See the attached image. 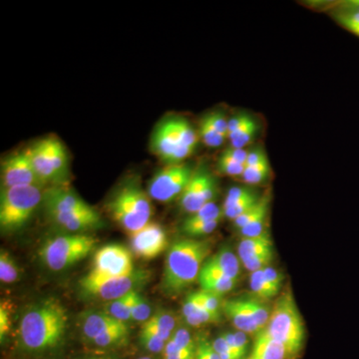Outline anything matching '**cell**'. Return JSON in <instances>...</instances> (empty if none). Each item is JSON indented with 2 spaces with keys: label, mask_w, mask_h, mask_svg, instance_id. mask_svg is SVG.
I'll list each match as a JSON object with an SVG mask.
<instances>
[{
  "label": "cell",
  "mask_w": 359,
  "mask_h": 359,
  "mask_svg": "<svg viewBox=\"0 0 359 359\" xmlns=\"http://www.w3.org/2000/svg\"><path fill=\"white\" fill-rule=\"evenodd\" d=\"M2 188L44 185L33 169L27 149L7 156L1 164Z\"/></svg>",
  "instance_id": "8fae6325"
},
{
  "label": "cell",
  "mask_w": 359,
  "mask_h": 359,
  "mask_svg": "<svg viewBox=\"0 0 359 359\" xmlns=\"http://www.w3.org/2000/svg\"><path fill=\"white\" fill-rule=\"evenodd\" d=\"M42 203H43L45 211L50 218L58 215L75 214V212H87L93 209L76 193L63 187L47 189L43 193Z\"/></svg>",
  "instance_id": "5bb4252c"
},
{
  "label": "cell",
  "mask_w": 359,
  "mask_h": 359,
  "mask_svg": "<svg viewBox=\"0 0 359 359\" xmlns=\"http://www.w3.org/2000/svg\"><path fill=\"white\" fill-rule=\"evenodd\" d=\"M50 219L59 228L70 233H83L86 231L101 228L103 224L100 215L94 209L75 214L58 215Z\"/></svg>",
  "instance_id": "9a60e30c"
},
{
  "label": "cell",
  "mask_w": 359,
  "mask_h": 359,
  "mask_svg": "<svg viewBox=\"0 0 359 359\" xmlns=\"http://www.w3.org/2000/svg\"><path fill=\"white\" fill-rule=\"evenodd\" d=\"M148 271H134L128 276L96 280V282H90L82 278L80 280V287L82 292L89 297L110 302L125 297L135 290H139L148 282Z\"/></svg>",
  "instance_id": "9c48e42d"
},
{
  "label": "cell",
  "mask_w": 359,
  "mask_h": 359,
  "mask_svg": "<svg viewBox=\"0 0 359 359\" xmlns=\"http://www.w3.org/2000/svg\"><path fill=\"white\" fill-rule=\"evenodd\" d=\"M138 292L139 290H135L116 301L108 302L104 311L115 318L116 320L126 323L131 320L132 309H133L135 299Z\"/></svg>",
  "instance_id": "d4e9b609"
},
{
  "label": "cell",
  "mask_w": 359,
  "mask_h": 359,
  "mask_svg": "<svg viewBox=\"0 0 359 359\" xmlns=\"http://www.w3.org/2000/svg\"><path fill=\"white\" fill-rule=\"evenodd\" d=\"M44 140L51 166L57 180V185H62L68 177V156L66 149L55 137H47Z\"/></svg>",
  "instance_id": "603a6c76"
},
{
  "label": "cell",
  "mask_w": 359,
  "mask_h": 359,
  "mask_svg": "<svg viewBox=\"0 0 359 359\" xmlns=\"http://www.w3.org/2000/svg\"><path fill=\"white\" fill-rule=\"evenodd\" d=\"M20 280V268L7 250L0 252V280L2 283H13Z\"/></svg>",
  "instance_id": "4dcf8cb0"
},
{
  "label": "cell",
  "mask_w": 359,
  "mask_h": 359,
  "mask_svg": "<svg viewBox=\"0 0 359 359\" xmlns=\"http://www.w3.org/2000/svg\"><path fill=\"white\" fill-rule=\"evenodd\" d=\"M153 149L155 154L168 165L181 164L193 154L195 149L182 145L175 133L171 120L163 123L153 137Z\"/></svg>",
  "instance_id": "4fadbf2b"
},
{
  "label": "cell",
  "mask_w": 359,
  "mask_h": 359,
  "mask_svg": "<svg viewBox=\"0 0 359 359\" xmlns=\"http://www.w3.org/2000/svg\"><path fill=\"white\" fill-rule=\"evenodd\" d=\"M183 316L186 323L194 327H202L208 323H216L221 320V316L208 311L200 302L197 292L189 294L183 304Z\"/></svg>",
  "instance_id": "ffe728a7"
},
{
  "label": "cell",
  "mask_w": 359,
  "mask_h": 359,
  "mask_svg": "<svg viewBox=\"0 0 359 359\" xmlns=\"http://www.w3.org/2000/svg\"><path fill=\"white\" fill-rule=\"evenodd\" d=\"M255 193H256L255 191L247 188V187H233L226 194L222 210L224 211V210L230 209V208L237 205L238 203L242 202L243 200L247 199L248 197Z\"/></svg>",
  "instance_id": "ee69618b"
},
{
  "label": "cell",
  "mask_w": 359,
  "mask_h": 359,
  "mask_svg": "<svg viewBox=\"0 0 359 359\" xmlns=\"http://www.w3.org/2000/svg\"><path fill=\"white\" fill-rule=\"evenodd\" d=\"M248 359H254V358H248Z\"/></svg>",
  "instance_id": "91938a15"
},
{
  "label": "cell",
  "mask_w": 359,
  "mask_h": 359,
  "mask_svg": "<svg viewBox=\"0 0 359 359\" xmlns=\"http://www.w3.org/2000/svg\"><path fill=\"white\" fill-rule=\"evenodd\" d=\"M245 309L249 311L250 316L256 321L262 330H264L268 325L271 309H269L266 302L259 301L256 297H241Z\"/></svg>",
  "instance_id": "484cf974"
},
{
  "label": "cell",
  "mask_w": 359,
  "mask_h": 359,
  "mask_svg": "<svg viewBox=\"0 0 359 359\" xmlns=\"http://www.w3.org/2000/svg\"><path fill=\"white\" fill-rule=\"evenodd\" d=\"M250 287L255 297L262 302L269 301L278 295L264 278L263 271L250 273Z\"/></svg>",
  "instance_id": "4316f807"
},
{
  "label": "cell",
  "mask_w": 359,
  "mask_h": 359,
  "mask_svg": "<svg viewBox=\"0 0 359 359\" xmlns=\"http://www.w3.org/2000/svg\"><path fill=\"white\" fill-rule=\"evenodd\" d=\"M125 323L116 320L109 313L103 311H93L85 314L83 320L81 323V330L85 339L93 340L104 332L112 330V328L120 327Z\"/></svg>",
  "instance_id": "d6986e66"
},
{
  "label": "cell",
  "mask_w": 359,
  "mask_h": 359,
  "mask_svg": "<svg viewBox=\"0 0 359 359\" xmlns=\"http://www.w3.org/2000/svg\"><path fill=\"white\" fill-rule=\"evenodd\" d=\"M224 339L228 342L231 348L243 359L247 355L249 351L250 340L248 334L245 332L236 330V332H226L223 334Z\"/></svg>",
  "instance_id": "8d00e7d4"
},
{
  "label": "cell",
  "mask_w": 359,
  "mask_h": 359,
  "mask_svg": "<svg viewBox=\"0 0 359 359\" xmlns=\"http://www.w3.org/2000/svg\"><path fill=\"white\" fill-rule=\"evenodd\" d=\"M198 297H199L200 302H202L203 306H205L208 311H211L212 313L216 316H221V313L223 311V301L222 297L211 292H205V290H199L197 292Z\"/></svg>",
  "instance_id": "bcb514c9"
},
{
  "label": "cell",
  "mask_w": 359,
  "mask_h": 359,
  "mask_svg": "<svg viewBox=\"0 0 359 359\" xmlns=\"http://www.w3.org/2000/svg\"><path fill=\"white\" fill-rule=\"evenodd\" d=\"M27 152L30 161H32L33 169L43 185H47V184L57 185V180H56L53 168L51 166L44 139L37 141L36 143L27 148Z\"/></svg>",
  "instance_id": "ac0fdd59"
},
{
  "label": "cell",
  "mask_w": 359,
  "mask_h": 359,
  "mask_svg": "<svg viewBox=\"0 0 359 359\" xmlns=\"http://www.w3.org/2000/svg\"><path fill=\"white\" fill-rule=\"evenodd\" d=\"M204 266L236 280L240 278L242 271V262L240 257L228 247L223 248L216 255L209 257Z\"/></svg>",
  "instance_id": "44dd1931"
},
{
  "label": "cell",
  "mask_w": 359,
  "mask_h": 359,
  "mask_svg": "<svg viewBox=\"0 0 359 359\" xmlns=\"http://www.w3.org/2000/svg\"><path fill=\"white\" fill-rule=\"evenodd\" d=\"M337 20L346 29L359 37V1L346 4V9L337 14Z\"/></svg>",
  "instance_id": "f546056e"
},
{
  "label": "cell",
  "mask_w": 359,
  "mask_h": 359,
  "mask_svg": "<svg viewBox=\"0 0 359 359\" xmlns=\"http://www.w3.org/2000/svg\"><path fill=\"white\" fill-rule=\"evenodd\" d=\"M221 221L207 222V223H189L185 221L183 224V231L190 237H200L207 236L216 230Z\"/></svg>",
  "instance_id": "60d3db41"
},
{
  "label": "cell",
  "mask_w": 359,
  "mask_h": 359,
  "mask_svg": "<svg viewBox=\"0 0 359 359\" xmlns=\"http://www.w3.org/2000/svg\"><path fill=\"white\" fill-rule=\"evenodd\" d=\"M204 120L212 129L216 130L219 134L223 135L228 139L229 121L221 112H212L205 115Z\"/></svg>",
  "instance_id": "7dc6e473"
},
{
  "label": "cell",
  "mask_w": 359,
  "mask_h": 359,
  "mask_svg": "<svg viewBox=\"0 0 359 359\" xmlns=\"http://www.w3.org/2000/svg\"><path fill=\"white\" fill-rule=\"evenodd\" d=\"M273 259V250H264L257 256L250 257L247 261L243 262V266L249 271L250 273L255 271H263V269L271 266Z\"/></svg>",
  "instance_id": "ab89813d"
},
{
  "label": "cell",
  "mask_w": 359,
  "mask_h": 359,
  "mask_svg": "<svg viewBox=\"0 0 359 359\" xmlns=\"http://www.w3.org/2000/svg\"><path fill=\"white\" fill-rule=\"evenodd\" d=\"M217 195L216 180L205 167L194 172L191 181L182 194L181 207L193 215L209 203L215 202Z\"/></svg>",
  "instance_id": "30bf717a"
},
{
  "label": "cell",
  "mask_w": 359,
  "mask_h": 359,
  "mask_svg": "<svg viewBox=\"0 0 359 359\" xmlns=\"http://www.w3.org/2000/svg\"><path fill=\"white\" fill-rule=\"evenodd\" d=\"M140 342L142 346L153 353H162L167 344L166 340L161 339L160 337L145 327H142Z\"/></svg>",
  "instance_id": "74e56055"
},
{
  "label": "cell",
  "mask_w": 359,
  "mask_h": 359,
  "mask_svg": "<svg viewBox=\"0 0 359 359\" xmlns=\"http://www.w3.org/2000/svg\"><path fill=\"white\" fill-rule=\"evenodd\" d=\"M164 359H195L184 354H164Z\"/></svg>",
  "instance_id": "9f6ffc18"
},
{
  "label": "cell",
  "mask_w": 359,
  "mask_h": 359,
  "mask_svg": "<svg viewBox=\"0 0 359 359\" xmlns=\"http://www.w3.org/2000/svg\"><path fill=\"white\" fill-rule=\"evenodd\" d=\"M92 359H104V358H92Z\"/></svg>",
  "instance_id": "680465c9"
},
{
  "label": "cell",
  "mask_w": 359,
  "mask_h": 359,
  "mask_svg": "<svg viewBox=\"0 0 359 359\" xmlns=\"http://www.w3.org/2000/svg\"><path fill=\"white\" fill-rule=\"evenodd\" d=\"M129 337V327L126 323L120 325V327L112 328L103 334L99 335L93 340L92 344L99 347H110L118 346V344H124Z\"/></svg>",
  "instance_id": "83f0119b"
},
{
  "label": "cell",
  "mask_w": 359,
  "mask_h": 359,
  "mask_svg": "<svg viewBox=\"0 0 359 359\" xmlns=\"http://www.w3.org/2000/svg\"><path fill=\"white\" fill-rule=\"evenodd\" d=\"M257 131H259L257 123L250 117L249 121L245 123L242 128L238 130L236 133L229 137V140L231 142V147L245 149L254 140Z\"/></svg>",
  "instance_id": "f1b7e54d"
},
{
  "label": "cell",
  "mask_w": 359,
  "mask_h": 359,
  "mask_svg": "<svg viewBox=\"0 0 359 359\" xmlns=\"http://www.w3.org/2000/svg\"><path fill=\"white\" fill-rule=\"evenodd\" d=\"M266 163H269L266 152L262 148H256L249 151L245 166H259V165L266 164Z\"/></svg>",
  "instance_id": "f5cc1de1"
},
{
  "label": "cell",
  "mask_w": 359,
  "mask_h": 359,
  "mask_svg": "<svg viewBox=\"0 0 359 359\" xmlns=\"http://www.w3.org/2000/svg\"><path fill=\"white\" fill-rule=\"evenodd\" d=\"M269 173H271V167H269V163H266L259 166H245L244 173L241 178L248 185H259L268 180Z\"/></svg>",
  "instance_id": "e575fe53"
},
{
  "label": "cell",
  "mask_w": 359,
  "mask_h": 359,
  "mask_svg": "<svg viewBox=\"0 0 359 359\" xmlns=\"http://www.w3.org/2000/svg\"><path fill=\"white\" fill-rule=\"evenodd\" d=\"M254 359H295L282 342L278 341L266 332L261 330L256 335L252 355Z\"/></svg>",
  "instance_id": "e0dca14e"
},
{
  "label": "cell",
  "mask_w": 359,
  "mask_h": 359,
  "mask_svg": "<svg viewBox=\"0 0 359 359\" xmlns=\"http://www.w3.org/2000/svg\"><path fill=\"white\" fill-rule=\"evenodd\" d=\"M171 340H173L175 344L184 351L195 354L197 353V342L194 340L192 334L187 328H177L173 335H172Z\"/></svg>",
  "instance_id": "7bdbcfd3"
},
{
  "label": "cell",
  "mask_w": 359,
  "mask_h": 359,
  "mask_svg": "<svg viewBox=\"0 0 359 359\" xmlns=\"http://www.w3.org/2000/svg\"><path fill=\"white\" fill-rule=\"evenodd\" d=\"M143 325H147L149 327L160 328V330H165V332H171L174 334L175 330H177V320L176 316L170 311H156L152 314L149 320L146 321Z\"/></svg>",
  "instance_id": "836d02e7"
},
{
  "label": "cell",
  "mask_w": 359,
  "mask_h": 359,
  "mask_svg": "<svg viewBox=\"0 0 359 359\" xmlns=\"http://www.w3.org/2000/svg\"><path fill=\"white\" fill-rule=\"evenodd\" d=\"M40 187L2 188L0 197V228L6 233L20 230L28 223L43 200Z\"/></svg>",
  "instance_id": "5b68a950"
},
{
  "label": "cell",
  "mask_w": 359,
  "mask_h": 359,
  "mask_svg": "<svg viewBox=\"0 0 359 359\" xmlns=\"http://www.w3.org/2000/svg\"><path fill=\"white\" fill-rule=\"evenodd\" d=\"M139 359H153V358H148V356H145V358H139Z\"/></svg>",
  "instance_id": "6f0895ef"
},
{
  "label": "cell",
  "mask_w": 359,
  "mask_h": 359,
  "mask_svg": "<svg viewBox=\"0 0 359 359\" xmlns=\"http://www.w3.org/2000/svg\"><path fill=\"white\" fill-rule=\"evenodd\" d=\"M212 344V347H214L215 351H217L221 359H243L231 348L223 334L219 335Z\"/></svg>",
  "instance_id": "681fc988"
},
{
  "label": "cell",
  "mask_w": 359,
  "mask_h": 359,
  "mask_svg": "<svg viewBox=\"0 0 359 359\" xmlns=\"http://www.w3.org/2000/svg\"><path fill=\"white\" fill-rule=\"evenodd\" d=\"M269 203L264 205L263 210L259 212L256 218L252 219L244 228L241 229L240 231L244 238L257 237L262 235L266 230V219H268Z\"/></svg>",
  "instance_id": "d590c367"
},
{
  "label": "cell",
  "mask_w": 359,
  "mask_h": 359,
  "mask_svg": "<svg viewBox=\"0 0 359 359\" xmlns=\"http://www.w3.org/2000/svg\"><path fill=\"white\" fill-rule=\"evenodd\" d=\"M263 273L264 278H266L271 287L278 294L283 287V276L282 273L271 266L263 269Z\"/></svg>",
  "instance_id": "816d5d0a"
},
{
  "label": "cell",
  "mask_w": 359,
  "mask_h": 359,
  "mask_svg": "<svg viewBox=\"0 0 359 359\" xmlns=\"http://www.w3.org/2000/svg\"><path fill=\"white\" fill-rule=\"evenodd\" d=\"M210 244L205 241L184 238L175 242L169 248L163 273V294L178 297L196 280L210 254Z\"/></svg>",
  "instance_id": "7a4b0ae2"
},
{
  "label": "cell",
  "mask_w": 359,
  "mask_h": 359,
  "mask_svg": "<svg viewBox=\"0 0 359 359\" xmlns=\"http://www.w3.org/2000/svg\"><path fill=\"white\" fill-rule=\"evenodd\" d=\"M223 313L233 323L237 330L247 334L257 335L261 332V327L257 325L249 311L245 309L242 299H231L223 302Z\"/></svg>",
  "instance_id": "2e32d148"
},
{
  "label": "cell",
  "mask_w": 359,
  "mask_h": 359,
  "mask_svg": "<svg viewBox=\"0 0 359 359\" xmlns=\"http://www.w3.org/2000/svg\"><path fill=\"white\" fill-rule=\"evenodd\" d=\"M11 311L6 302H2L0 306V339L4 341L11 330Z\"/></svg>",
  "instance_id": "f907efd6"
},
{
  "label": "cell",
  "mask_w": 359,
  "mask_h": 359,
  "mask_svg": "<svg viewBox=\"0 0 359 359\" xmlns=\"http://www.w3.org/2000/svg\"><path fill=\"white\" fill-rule=\"evenodd\" d=\"M264 330L273 339L282 342L295 359L299 358L304 347L306 330L290 290L283 292L276 299Z\"/></svg>",
  "instance_id": "3957f363"
},
{
  "label": "cell",
  "mask_w": 359,
  "mask_h": 359,
  "mask_svg": "<svg viewBox=\"0 0 359 359\" xmlns=\"http://www.w3.org/2000/svg\"><path fill=\"white\" fill-rule=\"evenodd\" d=\"M96 244V238L86 233L57 236L45 242L39 257L51 271H65L88 257Z\"/></svg>",
  "instance_id": "8992f818"
},
{
  "label": "cell",
  "mask_w": 359,
  "mask_h": 359,
  "mask_svg": "<svg viewBox=\"0 0 359 359\" xmlns=\"http://www.w3.org/2000/svg\"><path fill=\"white\" fill-rule=\"evenodd\" d=\"M271 249H273V240L266 231L257 237L243 238L238 248V257L243 263L250 257Z\"/></svg>",
  "instance_id": "cb8c5ba5"
},
{
  "label": "cell",
  "mask_w": 359,
  "mask_h": 359,
  "mask_svg": "<svg viewBox=\"0 0 359 359\" xmlns=\"http://www.w3.org/2000/svg\"><path fill=\"white\" fill-rule=\"evenodd\" d=\"M67 327V309L57 299L49 297L33 304L23 313L18 339L25 351L45 353L60 346Z\"/></svg>",
  "instance_id": "6da1fadb"
},
{
  "label": "cell",
  "mask_w": 359,
  "mask_h": 359,
  "mask_svg": "<svg viewBox=\"0 0 359 359\" xmlns=\"http://www.w3.org/2000/svg\"><path fill=\"white\" fill-rule=\"evenodd\" d=\"M151 316H152V309H151L150 304L146 301L145 297L138 292L135 299L133 309H132L131 320L145 323Z\"/></svg>",
  "instance_id": "b9f144b4"
},
{
  "label": "cell",
  "mask_w": 359,
  "mask_h": 359,
  "mask_svg": "<svg viewBox=\"0 0 359 359\" xmlns=\"http://www.w3.org/2000/svg\"><path fill=\"white\" fill-rule=\"evenodd\" d=\"M194 175L190 165L171 164L153 177L148 187L149 196L161 203H169L181 197Z\"/></svg>",
  "instance_id": "ba28073f"
},
{
  "label": "cell",
  "mask_w": 359,
  "mask_h": 359,
  "mask_svg": "<svg viewBox=\"0 0 359 359\" xmlns=\"http://www.w3.org/2000/svg\"><path fill=\"white\" fill-rule=\"evenodd\" d=\"M222 155L226 156V157L230 158V159L236 161V162L241 163V164H245L247 163L248 155H249V151L245 149H238L230 147L226 149Z\"/></svg>",
  "instance_id": "db71d44e"
},
{
  "label": "cell",
  "mask_w": 359,
  "mask_h": 359,
  "mask_svg": "<svg viewBox=\"0 0 359 359\" xmlns=\"http://www.w3.org/2000/svg\"><path fill=\"white\" fill-rule=\"evenodd\" d=\"M134 264L131 252L121 245H104L97 250L93 259V269L84 276L90 282L120 278L133 273Z\"/></svg>",
  "instance_id": "52a82bcc"
},
{
  "label": "cell",
  "mask_w": 359,
  "mask_h": 359,
  "mask_svg": "<svg viewBox=\"0 0 359 359\" xmlns=\"http://www.w3.org/2000/svg\"><path fill=\"white\" fill-rule=\"evenodd\" d=\"M129 238L135 256L145 261L159 257L168 247L166 231L159 224L153 222L129 233Z\"/></svg>",
  "instance_id": "7c38bea8"
},
{
  "label": "cell",
  "mask_w": 359,
  "mask_h": 359,
  "mask_svg": "<svg viewBox=\"0 0 359 359\" xmlns=\"http://www.w3.org/2000/svg\"><path fill=\"white\" fill-rule=\"evenodd\" d=\"M250 118V115L245 114H238L235 116V117L231 118V120H229V127H228V139L229 137L231 136L233 133L242 128L243 126L249 121Z\"/></svg>",
  "instance_id": "11a10c76"
},
{
  "label": "cell",
  "mask_w": 359,
  "mask_h": 359,
  "mask_svg": "<svg viewBox=\"0 0 359 359\" xmlns=\"http://www.w3.org/2000/svg\"><path fill=\"white\" fill-rule=\"evenodd\" d=\"M199 133L201 140L209 148L221 147L226 140V137L212 129L204 119L201 122Z\"/></svg>",
  "instance_id": "f35d334b"
},
{
  "label": "cell",
  "mask_w": 359,
  "mask_h": 359,
  "mask_svg": "<svg viewBox=\"0 0 359 359\" xmlns=\"http://www.w3.org/2000/svg\"><path fill=\"white\" fill-rule=\"evenodd\" d=\"M195 359H221L212 347V344L205 337H199L197 341V353Z\"/></svg>",
  "instance_id": "c3c4849f"
},
{
  "label": "cell",
  "mask_w": 359,
  "mask_h": 359,
  "mask_svg": "<svg viewBox=\"0 0 359 359\" xmlns=\"http://www.w3.org/2000/svg\"><path fill=\"white\" fill-rule=\"evenodd\" d=\"M201 290L223 297L237 287L238 280L219 273L203 266L199 276Z\"/></svg>",
  "instance_id": "7402d4cb"
},
{
  "label": "cell",
  "mask_w": 359,
  "mask_h": 359,
  "mask_svg": "<svg viewBox=\"0 0 359 359\" xmlns=\"http://www.w3.org/2000/svg\"><path fill=\"white\" fill-rule=\"evenodd\" d=\"M223 217L222 208H219L216 203L212 202L201 208L195 214L191 215L186 221L189 223H207V222L221 221Z\"/></svg>",
  "instance_id": "d6a6232c"
},
{
  "label": "cell",
  "mask_w": 359,
  "mask_h": 359,
  "mask_svg": "<svg viewBox=\"0 0 359 359\" xmlns=\"http://www.w3.org/2000/svg\"><path fill=\"white\" fill-rule=\"evenodd\" d=\"M108 207L113 219L128 233L140 230L150 223L153 212L148 194L134 182L123 185Z\"/></svg>",
  "instance_id": "277c9868"
},
{
  "label": "cell",
  "mask_w": 359,
  "mask_h": 359,
  "mask_svg": "<svg viewBox=\"0 0 359 359\" xmlns=\"http://www.w3.org/2000/svg\"><path fill=\"white\" fill-rule=\"evenodd\" d=\"M171 122L180 143L187 147L196 149L198 144V136L193 127L183 119H174L171 120Z\"/></svg>",
  "instance_id": "1f68e13d"
},
{
  "label": "cell",
  "mask_w": 359,
  "mask_h": 359,
  "mask_svg": "<svg viewBox=\"0 0 359 359\" xmlns=\"http://www.w3.org/2000/svg\"><path fill=\"white\" fill-rule=\"evenodd\" d=\"M245 169V164L236 162L224 155H221L218 161V171L224 176L242 177Z\"/></svg>",
  "instance_id": "f6af8a7d"
}]
</instances>
